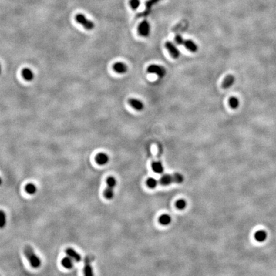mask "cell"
Instances as JSON below:
<instances>
[{
    "instance_id": "1",
    "label": "cell",
    "mask_w": 276,
    "mask_h": 276,
    "mask_svg": "<svg viewBox=\"0 0 276 276\" xmlns=\"http://www.w3.org/2000/svg\"><path fill=\"white\" fill-rule=\"evenodd\" d=\"M24 254L29 261L33 268H37L41 265V261L39 257L35 253L33 248L29 245L25 246L24 249Z\"/></svg>"
},
{
    "instance_id": "2",
    "label": "cell",
    "mask_w": 276,
    "mask_h": 276,
    "mask_svg": "<svg viewBox=\"0 0 276 276\" xmlns=\"http://www.w3.org/2000/svg\"><path fill=\"white\" fill-rule=\"evenodd\" d=\"M184 180L183 176L180 173H175L173 175H164L159 180V183L164 186L169 185L173 183H181Z\"/></svg>"
},
{
    "instance_id": "3",
    "label": "cell",
    "mask_w": 276,
    "mask_h": 276,
    "mask_svg": "<svg viewBox=\"0 0 276 276\" xmlns=\"http://www.w3.org/2000/svg\"><path fill=\"white\" fill-rule=\"evenodd\" d=\"M106 183L107 187L104 192V196L107 200H111L114 197V189L116 185V180L113 177H109L106 180Z\"/></svg>"
},
{
    "instance_id": "4",
    "label": "cell",
    "mask_w": 276,
    "mask_h": 276,
    "mask_svg": "<svg viewBox=\"0 0 276 276\" xmlns=\"http://www.w3.org/2000/svg\"><path fill=\"white\" fill-rule=\"evenodd\" d=\"M75 19L78 23L81 25L85 29H88V30L93 29L95 27V24L93 23V22L88 19L84 14H77L76 15Z\"/></svg>"
},
{
    "instance_id": "5",
    "label": "cell",
    "mask_w": 276,
    "mask_h": 276,
    "mask_svg": "<svg viewBox=\"0 0 276 276\" xmlns=\"http://www.w3.org/2000/svg\"><path fill=\"white\" fill-rule=\"evenodd\" d=\"M147 72L150 74H155L159 77L163 78L166 76V70L161 65H150L147 68Z\"/></svg>"
},
{
    "instance_id": "6",
    "label": "cell",
    "mask_w": 276,
    "mask_h": 276,
    "mask_svg": "<svg viewBox=\"0 0 276 276\" xmlns=\"http://www.w3.org/2000/svg\"><path fill=\"white\" fill-rule=\"evenodd\" d=\"M138 32L143 37H147L150 33V25L147 21H143L138 27Z\"/></svg>"
},
{
    "instance_id": "7",
    "label": "cell",
    "mask_w": 276,
    "mask_h": 276,
    "mask_svg": "<svg viewBox=\"0 0 276 276\" xmlns=\"http://www.w3.org/2000/svg\"><path fill=\"white\" fill-rule=\"evenodd\" d=\"M165 46L166 47V49H167V51H168L170 53L171 56L174 59H177L180 57V51L178 49L177 46L173 43L171 42L167 41L165 44Z\"/></svg>"
},
{
    "instance_id": "8",
    "label": "cell",
    "mask_w": 276,
    "mask_h": 276,
    "mask_svg": "<svg viewBox=\"0 0 276 276\" xmlns=\"http://www.w3.org/2000/svg\"><path fill=\"white\" fill-rule=\"evenodd\" d=\"M129 104L136 111H140L144 109V104L140 100L136 99H130Z\"/></svg>"
},
{
    "instance_id": "9",
    "label": "cell",
    "mask_w": 276,
    "mask_h": 276,
    "mask_svg": "<svg viewBox=\"0 0 276 276\" xmlns=\"http://www.w3.org/2000/svg\"><path fill=\"white\" fill-rule=\"evenodd\" d=\"M95 161L99 165H105L109 162V156L105 153H99L96 155Z\"/></svg>"
},
{
    "instance_id": "10",
    "label": "cell",
    "mask_w": 276,
    "mask_h": 276,
    "mask_svg": "<svg viewBox=\"0 0 276 276\" xmlns=\"http://www.w3.org/2000/svg\"><path fill=\"white\" fill-rule=\"evenodd\" d=\"M113 69L118 74H125L127 72L128 67L124 63L117 62L113 65Z\"/></svg>"
},
{
    "instance_id": "11",
    "label": "cell",
    "mask_w": 276,
    "mask_h": 276,
    "mask_svg": "<svg viewBox=\"0 0 276 276\" xmlns=\"http://www.w3.org/2000/svg\"><path fill=\"white\" fill-rule=\"evenodd\" d=\"M183 45L186 49L192 52H196L198 50V47L197 44L192 40H185Z\"/></svg>"
},
{
    "instance_id": "12",
    "label": "cell",
    "mask_w": 276,
    "mask_h": 276,
    "mask_svg": "<svg viewBox=\"0 0 276 276\" xmlns=\"http://www.w3.org/2000/svg\"><path fill=\"white\" fill-rule=\"evenodd\" d=\"M235 78L234 77V76L230 74L226 76L224 78V79L223 82V85H222V86H223V88L224 89H228L231 86H233V85L235 82Z\"/></svg>"
},
{
    "instance_id": "13",
    "label": "cell",
    "mask_w": 276,
    "mask_h": 276,
    "mask_svg": "<svg viewBox=\"0 0 276 276\" xmlns=\"http://www.w3.org/2000/svg\"><path fill=\"white\" fill-rule=\"evenodd\" d=\"M65 253L67 255L70 257L72 259L75 260L76 262H79L81 260V255L76 252L74 249L68 248L65 250Z\"/></svg>"
},
{
    "instance_id": "14",
    "label": "cell",
    "mask_w": 276,
    "mask_h": 276,
    "mask_svg": "<svg viewBox=\"0 0 276 276\" xmlns=\"http://www.w3.org/2000/svg\"><path fill=\"white\" fill-rule=\"evenodd\" d=\"M84 274L86 276H92L93 275V268L91 266L90 261L88 258H86L85 262V267H84Z\"/></svg>"
},
{
    "instance_id": "15",
    "label": "cell",
    "mask_w": 276,
    "mask_h": 276,
    "mask_svg": "<svg viewBox=\"0 0 276 276\" xmlns=\"http://www.w3.org/2000/svg\"><path fill=\"white\" fill-rule=\"evenodd\" d=\"M152 168L156 173H163L164 171V166L160 161H155L152 164Z\"/></svg>"
},
{
    "instance_id": "16",
    "label": "cell",
    "mask_w": 276,
    "mask_h": 276,
    "mask_svg": "<svg viewBox=\"0 0 276 276\" xmlns=\"http://www.w3.org/2000/svg\"><path fill=\"white\" fill-rule=\"evenodd\" d=\"M62 265L65 268H67V269L72 268L74 267L73 259H72L71 257L69 256L65 257L62 260Z\"/></svg>"
},
{
    "instance_id": "17",
    "label": "cell",
    "mask_w": 276,
    "mask_h": 276,
    "mask_svg": "<svg viewBox=\"0 0 276 276\" xmlns=\"http://www.w3.org/2000/svg\"><path fill=\"white\" fill-rule=\"evenodd\" d=\"M22 75L23 77L25 78L28 81H31L34 78V74L32 70L29 69H25L22 71Z\"/></svg>"
},
{
    "instance_id": "18",
    "label": "cell",
    "mask_w": 276,
    "mask_h": 276,
    "mask_svg": "<svg viewBox=\"0 0 276 276\" xmlns=\"http://www.w3.org/2000/svg\"><path fill=\"white\" fill-rule=\"evenodd\" d=\"M267 234L265 231H257L254 235V238L257 242H264L267 239Z\"/></svg>"
},
{
    "instance_id": "19",
    "label": "cell",
    "mask_w": 276,
    "mask_h": 276,
    "mask_svg": "<svg viewBox=\"0 0 276 276\" xmlns=\"http://www.w3.org/2000/svg\"><path fill=\"white\" fill-rule=\"evenodd\" d=\"M159 223L164 226H167L171 223V216L167 214H163L159 217Z\"/></svg>"
},
{
    "instance_id": "20",
    "label": "cell",
    "mask_w": 276,
    "mask_h": 276,
    "mask_svg": "<svg viewBox=\"0 0 276 276\" xmlns=\"http://www.w3.org/2000/svg\"><path fill=\"white\" fill-rule=\"evenodd\" d=\"M37 187L33 183H28L25 187V190L29 194H34L37 192Z\"/></svg>"
},
{
    "instance_id": "21",
    "label": "cell",
    "mask_w": 276,
    "mask_h": 276,
    "mask_svg": "<svg viewBox=\"0 0 276 276\" xmlns=\"http://www.w3.org/2000/svg\"><path fill=\"white\" fill-rule=\"evenodd\" d=\"M229 104L232 109H237L239 106V100L235 97H231L229 99Z\"/></svg>"
},
{
    "instance_id": "22",
    "label": "cell",
    "mask_w": 276,
    "mask_h": 276,
    "mask_svg": "<svg viewBox=\"0 0 276 276\" xmlns=\"http://www.w3.org/2000/svg\"><path fill=\"white\" fill-rule=\"evenodd\" d=\"M7 223V217L4 211L0 210V229H2Z\"/></svg>"
},
{
    "instance_id": "23",
    "label": "cell",
    "mask_w": 276,
    "mask_h": 276,
    "mask_svg": "<svg viewBox=\"0 0 276 276\" xmlns=\"http://www.w3.org/2000/svg\"><path fill=\"white\" fill-rule=\"evenodd\" d=\"M146 184L148 185V187H149L150 188L153 189V188L156 187V186L157 185L158 181L155 178H154L153 177H150L147 180Z\"/></svg>"
},
{
    "instance_id": "24",
    "label": "cell",
    "mask_w": 276,
    "mask_h": 276,
    "mask_svg": "<svg viewBox=\"0 0 276 276\" xmlns=\"http://www.w3.org/2000/svg\"><path fill=\"white\" fill-rule=\"evenodd\" d=\"M186 206H187V203L184 200H179L176 202V207L179 210H183Z\"/></svg>"
},
{
    "instance_id": "25",
    "label": "cell",
    "mask_w": 276,
    "mask_h": 276,
    "mask_svg": "<svg viewBox=\"0 0 276 276\" xmlns=\"http://www.w3.org/2000/svg\"><path fill=\"white\" fill-rule=\"evenodd\" d=\"M129 4L133 10H136L140 7L141 2L140 0H130Z\"/></svg>"
},
{
    "instance_id": "26",
    "label": "cell",
    "mask_w": 276,
    "mask_h": 276,
    "mask_svg": "<svg viewBox=\"0 0 276 276\" xmlns=\"http://www.w3.org/2000/svg\"><path fill=\"white\" fill-rule=\"evenodd\" d=\"M184 40H185L183 39V37L181 35H178L175 37V42H176V43L178 45H183V42H184Z\"/></svg>"
},
{
    "instance_id": "27",
    "label": "cell",
    "mask_w": 276,
    "mask_h": 276,
    "mask_svg": "<svg viewBox=\"0 0 276 276\" xmlns=\"http://www.w3.org/2000/svg\"><path fill=\"white\" fill-rule=\"evenodd\" d=\"M158 1H159V0H150V1H148V2L146 3V7H147V8H150L154 3H157Z\"/></svg>"
},
{
    "instance_id": "28",
    "label": "cell",
    "mask_w": 276,
    "mask_h": 276,
    "mask_svg": "<svg viewBox=\"0 0 276 276\" xmlns=\"http://www.w3.org/2000/svg\"><path fill=\"white\" fill-rule=\"evenodd\" d=\"M1 72H2V67H1V64H0V74H1Z\"/></svg>"
},
{
    "instance_id": "29",
    "label": "cell",
    "mask_w": 276,
    "mask_h": 276,
    "mask_svg": "<svg viewBox=\"0 0 276 276\" xmlns=\"http://www.w3.org/2000/svg\"><path fill=\"white\" fill-rule=\"evenodd\" d=\"M2 178H0V185H1V184H2Z\"/></svg>"
}]
</instances>
